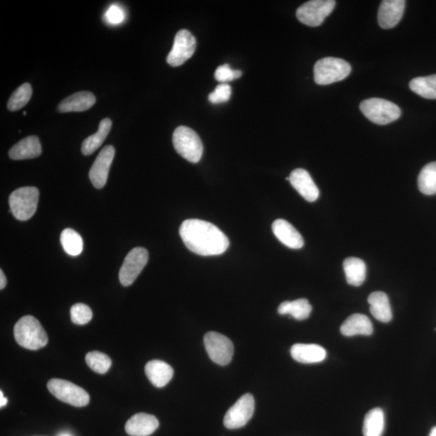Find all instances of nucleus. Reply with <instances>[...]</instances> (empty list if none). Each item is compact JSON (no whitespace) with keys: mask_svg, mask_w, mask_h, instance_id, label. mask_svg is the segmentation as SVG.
<instances>
[{"mask_svg":"<svg viewBox=\"0 0 436 436\" xmlns=\"http://www.w3.org/2000/svg\"><path fill=\"white\" fill-rule=\"evenodd\" d=\"M343 269L349 285L358 287L363 284L366 279L367 268L362 259L356 257L346 259L343 261Z\"/></svg>","mask_w":436,"mask_h":436,"instance_id":"nucleus-25","label":"nucleus"},{"mask_svg":"<svg viewBox=\"0 0 436 436\" xmlns=\"http://www.w3.org/2000/svg\"><path fill=\"white\" fill-rule=\"evenodd\" d=\"M215 76L216 80L224 83L240 78L242 76V72L239 69H232L230 65L225 64L217 68Z\"/></svg>","mask_w":436,"mask_h":436,"instance_id":"nucleus-34","label":"nucleus"},{"mask_svg":"<svg viewBox=\"0 0 436 436\" xmlns=\"http://www.w3.org/2000/svg\"><path fill=\"white\" fill-rule=\"evenodd\" d=\"M113 122L109 118L102 120L98 131L95 134L87 138L82 144L81 151L83 155H90L98 150L103 144L107 137L112 129Z\"/></svg>","mask_w":436,"mask_h":436,"instance_id":"nucleus-24","label":"nucleus"},{"mask_svg":"<svg viewBox=\"0 0 436 436\" xmlns=\"http://www.w3.org/2000/svg\"><path fill=\"white\" fill-rule=\"evenodd\" d=\"M417 187L422 193L428 196L436 194V162H430L421 170Z\"/></svg>","mask_w":436,"mask_h":436,"instance_id":"nucleus-29","label":"nucleus"},{"mask_svg":"<svg viewBox=\"0 0 436 436\" xmlns=\"http://www.w3.org/2000/svg\"><path fill=\"white\" fill-rule=\"evenodd\" d=\"M405 7L404 0H384L380 3L378 14L380 27L384 30L395 27L402 20Z\"/></svg>","mask_w":436,"mask_h":436,"instance_id":"nucleus-14","label":"nucleus"},{"mask_svg":"<svg viewBox=\"0 0 436 436\" xmlns=\"http://www.w3.org/2000/svg\"><path fill=\"white\" fill-rule=\"evenodd\" d=\"M39 201V190L24 187L15 190L9 197L11 212L17 220L27 221L35 215Z\"/></svg>","mask_w":436,"mask_h":436,"instance_id":"nucleus-6","label":"nucleus"},{"mask_svg":"<svg viewBox=\"0 0 436 436\" xmlns=\"http://www.w3.org/2000/svg\"><path fill=\"white\" fill-rule=\"evenodd\" d=\"M429 436H436V426L431 429Z\"/></svg>","mask_w":436,"mask_h":436,"instance_id":"nucleus-39","label":"nucleus"},{"mask_svg":"<svg viewBox=\"0 0 436 436\" xmlns=\"http://www.w3.org/2000/svg\"><path fill=\"white\" fill-rule=\"evenodd\" d=\"M86 363L91 369L99 374H105L112 366L109 357L100 351H91L86 356Z\"/></svg>","mask_w":436,"mask_h":436,"instance_id":"nucleus-32","label":"nucleus"},{"mask_svg":"<svg viewBox=\"0 0 436 436\" xmlns=\"http://www.w3.org/2000/svg\"><path fill=\"white\" fill-rule=\"evenodd\" d=\"M149 259L147 250L143 248H133L125 257L119 272V280L123 286H129L137 279Z\"/></svg>","mask_w":436,"mask_h":436,"instance_id":"nucleus-10","label":"nucleus"},{"mask_svg":"<svg viewBox=\"0 0 436 436\" xmlns=\"http://www.w3.org/2000/svg\"><path fill=\"white\" fill-rule=\"evenodd\" d=\"M291 356L299 363H319L326 359L327 351L323 347L317 345H303L296 343L292 347Z\"/></svg>","mask_w":436,"mask_h":436,"instance_id":"nucleus-22","label":"nucleus"},{"mask_svg":"<svg viewBox=\"0 0 436 436\" xmlns=\"http://www.w3.org/2000/svg\"><path fill=\"white\" fill-rule=\"evenodd\" d=\"M32 94V87L30 83H24L13 92L8 102V109L11 112L20 110L29 103Z\"/></svg>","mask_w":436,"mask_h":436,"instance_id":"nucleus-31","label":"nucleus"},{"mask_svg":"<svg viewBox=\"0 0 436 436\" xmlns=\"http://www.w3.org/2000/svg\"><path fill=\"white\" fill-rule=\"evenodd\" d=\"M361 112L371 122L384 125L401 117V109L391 101L380 98H371L361 102Z\"/></svg>","mask_w":436,"mask_h":436,"instance_id":"nucleus-5","label":"nucleus"},{"mask_svg":"<svg viewBox=\"0 0 436 436\" xmlns=\"http://www.w3.org/2000/svg\"><path fill=\"white\" fill-rule=\"evenodd\" d=\"M351 72V65L345 60L334 57L323 58L314 65V81L318 85H331L345 80Z\"/></svg>","mask_w":436,"mask_h":436,"instance_id":"nucleus-3","label":"nucleus"},{"mask_svg":"<svg viewBox=\"0 0 436 436\" xmlns=\"http://www.w3.org/2000/svg\"><path fill=\"white\" fill-rule=\"evenodd\" d=\"M336 6L334 0H312L298 8L296 15L300 22L310 27L321 25Z\"/></svg>","mask_w":436,"mask_h":436,"instance_id":"nucleus-8","label":"nucleus"},{"mask_svg":"<svg viewBox=\"0 0 436 436\" xmlns=\"http://www.w3.org/2000/svg\"><path fill=\"white\" fill-rule=\"evenodd\" d=\"M114 156L115 149L111 145L104 147L97 156L89 173L91 182L95 188L100 189L105 187Z\"/></svg>","mask_w":436,"mask_h":436,"instance_id":"nucleus-13","label":"nucleus"},{"mask_svg":"<svg viewBox=\"0 0 436 436\" xmlns=\"http://www.w3.org/2000/svg\"><path fill=\"white\" fill-rule=\"evenodd\" d=\"M272 228L278 240L285 245L286 247L291 249L303 248L304 240L303 236L290 222L283 219H277L273 222Z\"/></svg>","mask_w":436,"mask_h":436,"instance_id":"nucleus-17","label":"nucleus"},{"mask_svg":"<svg viewBox=\"0 0 436 436\" xmlns=\"http://www.w3.org/2000/svg\"><path fill=\"white\" fill-rule=\"evenodd\" d=\"M290 181L293 187L306 201L314 202L319 197V190L307 171L298 168L292 171Z\"/></svg>","mask_w":436,"mask_h":436,"instance_id":"nucleus-15","label":"nucleus"},{"mask_svg":"<svg viewBox=\"0 0 436 436\" xmlns=\"http://www.w3.org/2000/svg\"><path fill=\"white\" fill-rule=\"evenodd\" d=\"M179 235L188 250L199 256H219L226 252L230 246V241L224 232L206 221H184L180 226Z\"/></svg>","mask_w":436,"mask_h":436,"instance_id":"nucleus-1","label":"nucleus"},{"mask_svg":"<svg viewBox=\"0 0 436 436\" xmlns=\"http://www.w3.org/2000/svg\"><path fill=\"white\" fill-rule=\"evenodd\" d=\"M231 96V87L227 83H221V85H217L215 91L208 96V100L212 104H221L226 103L230 99Z\"/></svg>","mask_w":436,"mask_h":436,"instance_id":"nucleus-35","label":"nucleus"},{"mask_svg":"<svg viewBox=\"0 0 436 436\" xmlns=\"http://www.w3.org/2000/svg\"><path fill=\"white\" fill-rule=\"evenodd\" d=\"M206 349L215 363L226 366L229 364L234 354V345L229 338L217 332H208L204 337Z\"/></svg>","mask_w":436,"mask_h":436,"instance_id":"nucleus-9","label":"nucleus"},{"mask_svg":"<svg viewBox=\"0 0 436 436\" xmlns=\"http://www.w3.org/2000/svg\"><path fill=\"white\" fill-rule=\"evenodd\" d=\"M106 20L110 24L118 25L124 19V12L118 6H112L106 12Z\"/></svg>","mask_w":436,"mask_h":436,"instance_id":"nucleus-36","label":"nucleus"},{"mask_svg":"<svg viewBox=\"0 0 436 436\" xmlns=\"http://www.w3.org/2000/svg\"><path fill=\"white\" fill-rule=\"evenodd\" d=\"M61 243L69 256L78 257L83 252V242L80 234L72 229H65L61 234Z\"/></svg>","mask_w":436,"mask_h":436,"instance_id":"nucleus-30","label":"nucleus"},{"mask_svg":"<svg viewBox=\"0 0 436 436\" xmlns=\"http://www.w3.org/2000/svg\"><path fill=\"white\" fill-rule=\"evenodd\" d=\"M94 316L89 306L85 304L77 303L71 309L72 321L77 325H85L89 323Z\"/></svg>","mask_w":436,"mask_h":436,"instance_id":"nucleus-33","label":"nucleus"},{"mask_svg":"<svg viewBox=\"0 0 436 436\" xmlns=\"http://www.w3.org/2000/svg\"><path fill=\"white\" fill-rule=\"evenodd\" d=\"M8 398L3 396V391H0V406L3 407L7 405Z\"/></svg>","mask_w":436,"mask_h":436,"instance_id":"nucleus-38","label":"nucleus"},{"mask_svg":"<svg viewBox=\"0 0 436 436\" xmlns=\"http://www.w3.org/2000/svg\"><path fill=\"white\" fill-rule=\"evenodd\" d=\"M59 436H72V435L69 434H61Z\"/></svg>","mask_w":436,"mask_h":436,"instance_id":"nucleus-40","label":"nucleus"},{"mask_svg":"<svg viewBox=\"0 0 436 436\" xmlns=\"http://www.w3.org/2000/svg\"><path fill=\"white\" fill-rule=\"evenodd\" d=\"M146 377L155 387L162 388L168 384L173 378L174 370L168 364L162 360H151L146 364Z\"/></svg>","mask_w":436,"mask_h":436,"instance_id":"nucleus-20","label":"nucleus"},{"mask_svg":"<svg viewBox=\"0 0 436 436\" xmlns=\"http://www.w3.org/2000/svg\"><path fill=\"white\" fill-rule=\"evenodd\" d=\"M173 145L176 152L184 159L197 164L203 155V144L198 134L187 127H179L173 133Z\"/></svg>","mask_w":436,"mask_h":436,"instance_id":"nucleus-4","label":"nucleus"},{"mask_svg":"<svg viewBox=\"0 0 436 436\" xmlns=\"http://www.w3.org/2000/svg\"><path fill=\"white\" fill-rule=\"evenodd\" d=\"M312 312V306L309 303V301L305 298L284 301L278 307V313L281 315L290 314L298 321L307 319Z\"/></svg>","mask_w":436,"mask_h":436,"instance_id":"nucleus-26","label":"nucleus"},{"mask_svg":"<svg viewBox=\"0 0 436 436\" xmlns=\"http://www.w3.org/2000/svg\"><path fill=\"white\" fill-rule=\"evenodd\" d=\"M197 48V41L191 32L182 30L176 34L173 49L166 58L170 66L176 67L192 58Z\"/></svg>","mask_w":436,"mask_h":436,"instance_id":"nucleus-12","label":"nucleus"},{"mask_svg":"<svg viewBox=\"0 0 436 436\" xmlns=\"http://www.w3.org/2000/svg\"><path fill=\"white\" fill-rule=\"evenodd\" d=\"M14 336L18 345L29 350H39L47 345L48 336L34 317L27 315L21 318L14 327Z\"/></svg>","mask_w":436,"mask_h":436,"instance_id":"nucleus-2","label":"nucleus"},{"mask_svg":"<svg viewBox=\"0 0 436 436\" xmlns=\"http://www.w3.org/2000/svg\"><path fill=\"white\" fill-rule=\"evenodd\" d=\"M254 411V397L250 393H246L226 412L224 424L228 429L243 428L252 419Z\"/></svg>","mask_w":436,"mask_h":436,"instance_id":"nucleus-11","label":"nucleus"},{"mask_svg":"<svg viewBox=\"0 0 436 436\" xmlns=\"http://www.w3.org/2000/svg\"><path fill=\"white\" fill-rule=\"evenodd\" d=\"M160 422L154 415L138 413L127 421L125 431L131 436H149L159 428Z\"/></svg>","mask_w":436,"mask_h":436,"instance_id":"nucleus-16","label":"nucleus"},{"mask_svg":"<svg viewBox=\"0 0 436 436\" xmlns=\"http://www.w3.org/2000/svg\"><path fill=\"white\" fill-rule=\"evenodd\" d=\"M41 148L39 138L30 136L14 145L9 151L8 155L13 160H25L34 159L41 155Z\"/></svg>","mask_w":436,"mask_h":436,"instance_id":"nucleus-18","label":"nucleus"},{"mask_svg":"<svg viewBox=\"0 0 436 436\" xmlns=\"http://www.w3.org/2000/svg\"><path fill=\"white\" fill-rule=\"evenodd\" d=\"M96 96L89 91H80L62 100L58 106L60 113L83 112L96 104Z\"/></svg>","mask_w":436,"mask_h":436,"instance_id":"nucleus-19","label":"nucleus"},{"mask_svg":"<svg viewBox=\"0 0 436 436\" xmlns=\"http://www.w3.org/2000/svg\"><path fill=\"white\" fill-rule=\"evenodd\" d=\"M410 88L425 99L436 100V75L413 78Z\"/></svg>","mask_w":436,"mask_h":436,"instance_id":"nucleus-28","label":"nucleus"},{"mask_svg":"<svg viewBox=\"0 0 436 436\" xmlns=\"http://www.w3.org/2000/svg\"><path fill=\"white\" fill-rule=\"evenodd\" d=\"M47 388L58 400L73 406H85L90 402L89 394L85 389L66 380L51 379L47 384Z\"/></svg>","mask_w":436,"mask_h":436,"instance_id":"nucleus-7","label":"nucleus"},{"mask_svg":"<svg viewBox=\"0 0 436 436\" xmlns=\"http://www.w3.org/2000/svg\"><path fill=\"white\" fill-rule=\"evenodd\" d=\"M370 312L378 321L387 323L393 318L392 309L388 296L383 292H374L368 298Z\"/></svg>","mask_w":436,"mask_h":436,"instance_id":"nucleus-23","label":"nucleus"},{"mask_svg":"<svg viewBox=\"0 0 436 436\" xmlns=\"http://www.w3.org/2000/svg\"><path fill=\"white\" fill-rule=\"evenodd\" d=\"M384 429V415L380 408H375L364 417L363 433L364 436H382Z\"/></svg>","mask_w":436,"mask_h":436,"instance_id":"nucleus-27","label":"nucleus"},{"mask_svg":"<svg viewBox=\"0 0 436 436\" xmlns=\"http://www.w3.org/2000/svg\"><path fill=\"white\" fill-rule=\"evenodd\" d=\"M7 285V278L3 270H0V290H3Z\"/></svg>","mask_w":436,"mask_h":436,"instance_id":"nucleus-37","label":"nucleus"},{"mask_svg":"<svg viewBox=\"0 0 436 436\" xmlns=\"http://www.w3.org/2000/svg\"><path fill=\"white\" fill-rule=\"evenodd\" d=\"M340 332L347 337L371 336L373 333V326L366 315L356 314L351 315L342 324Z\"/></svg>","mask_w":436,"mask_h":436,"instance_id":"nucleus-21","label":"nucleus"}]
</instances>
